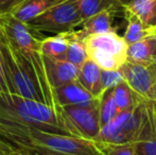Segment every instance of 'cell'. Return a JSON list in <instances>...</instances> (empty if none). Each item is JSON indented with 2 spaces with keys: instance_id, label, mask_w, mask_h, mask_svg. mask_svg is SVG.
Returning a JSON list of instances; mask_svg holds the SVG:
<instances>
[{
  "instance_id": "1",
  "label": "cell",
  "mask_w": 156,
  "mask_h": 155,
  "mask_svg": "<svg viewBox=\"0 0 156 155\" xmlns=\"http://www.w3.org/2000/svg\"><path fill=\"white\" fill-rule=\"evenodd\" d=\"M0 52L10 93L19 97L43 102L58 110L53 90L48 88L38 77L29 60L13 48L0 33Z\"/></svg>"
},
{
  "instance_id": "2",
  "label": "cell",
  "mask_w": 156,
  "mask_h": 155,
  "mask_svg": "<svg viewBox=\"0 0 156 155\" xmlns=\"http://www.w3.org/2000/svg\"><path fill=\"white\" fill-rule=\"evenodd\" d=\"M0 123L67 134L58 110L13 93L0 98Z\"/></svg>"
},
{
  "instance_id": "3",
  "label": "cell",
  "mask_w": 156,
  "mask_h": 155,
  "mask_svg": "<svg viewBox=\"0 0 156 155\" xmlns=\"http://www.w3.org/2000/svg\"><path fill=\"white\" fill-rule=\"evenodd\" d=\"M0 138L14 147H39L72 155H99L91 140L0 123Z\"/></svg>"
},
{
  "instance_id": "4",
  "label": "cell",
  "mask_w": 156,
  "mask_h": 155,
  "mask_svg": "<svg viewBox=\"0 0 156 155\" xmlns=\"http://www.w3.org/2000/svg\"><path fill=\"white\" fill-rule=\"evenodd\" d=\"M0 33L13 48L30 61L41 82L53 90L46 77L45 65L41 53V38H38V35L28 27L27 23L18 20L12 13L0 16Z\"/></svg>"
},
{
  "instance_id": "5",
  "label": "cell",
  "mask_w": 156,
  "mask_h": 155,
  "mask_svg": "<svg viewBox=\"0 0 156 155\" xmlns=\"http://www.w3.org/2000/svg\"><path fill=\"white\" fill-rule=\"evenodd\" d=\"M83 43L87 58L102 70L119 69L126 61L127 44L115 31L86 36Z\"/></svg>"
},
{
  "instance_id": "6",
  "label": "cell",
  "mask_w": 156,
  "mask_h": 155,
  "mask_svg": "<svg viewBox=\"0 0 156 155\" xmlns=\"http://www.w3.org/2000/svg\"><path fill=\"white\" fill-rule=\"evenodd\" d=\"M82 23L79 0H63L33 18L27 25L37 35L43 33L55 35L72 31L80 27Z\"/></svg>"
},
{
  "instance_id": "7",
  "label": "cell",
  "mask_w": 156,
  "mask_h": 155,
  "mask_svg": "<svg viewBox=\"0 0 156 155\" xmlns=\"http://www.w3.org/2000/svg\"><path fill=\"white\" fill-rule=\"evenodd\" d=\"M63 126L68 135L93 140L100 131L99 102L91 105L58 107Z\"/></svg>"
},
{
  "instance_id": "8",
  "label": "cell",
  "mask_w": 156,
  "mask_h": 155,
  "mask_svg": "<svg viewBox=\"0 0 156 155\" xmlns=\"http://www.w3.org/2000/svg\"><path fill=\"white\" fill-rule=\"evenodd\" d=\"M124 82L142 102L156 100V84L149 65L125 61L120 67Z\"/></svg>"
},
{
  "instance_id": "9",
  "label": "cell",
  "mask_w": 156,
  "mask_h": 155,
  "mask_svg": "<svg viewBox=\"0 0 156 155\" xmlns=\"http://www.w3.org/2000/svg\"><path fill=\"white\" fill-rule=\"evenodd\" d=\"M53 98L56 107L68 105L85 106L99 102V98L89 93L76 80L54 88Z\"/></svg>"
},
{
  "instance_id": "10",
  "label": "cell",
  "mask_w": 156,
  "mask_h": 155,
  "mask_svg": "<svg viewBox=\"0 0 156 155\" xmlns=\"http://www.w3.org/2000/svg\"><path fill=\"white\" fill-rule=\"evenodd\" d=\"M46 77L52 89L58 88L78 79L79 67L74 66L67 60H55L43 56Z\"/></svg>"
},
{
  "instance_id": "11",
  "label": "cell",
  "mask_w": 156,
  "mask_h": 155,
  "mask_svg": "<svg viewBox=\"0 0 156 155\" xmlns=\"http://www.w3.org/2000/svg\"><path fill=\"white\" fill-rule=\"evenodd\" d=\"M114 11H103L98 14L90 16L89 18L83 20L80 25L81 29L72 30L76 37L84 39L86 36L94 35V34L106 33L114 31L113 29V16Z\"/></svg>"
},
{
  "instance_id": "12",
  "label": "cell",
  "mask_w": 156,
  "mask_h": 155,
  "mask_svg": "<svg viewBox=\"0 0 156 155\" xmlns=\"http://www.w3.org/2000/svg\"><path fill=\"white\" fill-rule=\"evenodd\" d=\"M101 71L102 69L96 63L87 58L79 69V76L76 79V81L96 98H100L103 93L101 86Z\"/></svg>"
},
{
  "instance_id": "13",
  "label": "cell",
  "mask_w": 156,
  "mask_h": 155,
  "mask_svg": "<svg viewBox=\"0 0 156 155\" xmlns=\"http://www.w3.org/2000/svg\"><path fill=\"white\" fill-rule=\"evenodd\" d=\"M61 1L63 0H25L13 11L12 14L18 20L27 23Z\"/></svg>"
},
{
  "instance_id": "14",
  "label": "cell",
  "mask_w": 156,
  "mask_h": 155,
  "mask_svg": "<svg viewBox=\"0 0 156 155\" xmlns=\"http://www.w3.org/2000/svg\"><path fill=\"white\" fill-rule=\"evenodd\" d=\"M68 34L61 33L41 39V53L43 56L55 60H66L68 48Z\"/></svg>"
},
{
  "instance_id": "15",
  "label": "cell",
  "mask_w": 156,
  "mask_h": 155,
  "mask_svg": "<svg viewBox=\"0 0 156 155\" xmlns=\"http://www.w3.org/2000/svg\"><path fill=\"white\" fill-rule=\"evenodd\" d=\"M125 18L127 20L126 30L124 35L122 36L127 45H131L136 41H139L144 38H147L152 34V28H149L126 8H123Z\"/></svg>"
},
{
  "instance_id": "16",
  "label": "cell",
  "mask_w": 156,
  "mask_h": 155,
  "mask_svg": "<svg viewBox=\"0 0 156 155\" xmlns=\"http://www.w3.org/2000/svg\"><path fill=\"white\" fill-rule=\"evenodd\" d=\"M126 61L135 64L150 65L153 62V39L151 35L127 45Z\"/></svg>"
},
{
  "instance_id": "17",
  "label": "cell",
  "mask_w": 156,
  "mask_h": 155,
  "mask_svg": "<svg viewBox=\"0 0 156 155\" xmlns=\"http://www.w3.org/2000/svg\"><path fill=\"white\" fill-rule=\"evenodd\" d=\"M123 9L116 0H79V11L83 20L103 11H114Z\"/></svg>"
},
{
  "instance_id": "18",
  "label": "cell",
  "mask_w": 156,
  "mask_h": 155,
  "mask_svg": "<svg viewBox=\"0 0 156 155\" xmlns=\"http://www.w3.org/2000/svg\"><path fill=\"white\" fill-rule=\"evenodd\" d=\"M113 96L118 114L132 110L138 102H140V100L136 97L133 90L127 86V84L124 81L114 87Z\"/></svg>"
},
{
  "instance_id": "19",
  "label": "cell",
  "mask_w": 156,
  "mask_h": 155,
  "mask_svg": "<svg viewBox=\"0 0 156 155\" xmlns=\"http://www.w3.org/2000/svg\"><path fill=\"white\" fill-rule=\"evenodd\" d=\"M67 34L69 41H68V48L66 52V60L80 68L83 63L88 58L85 45L83 43V39L76 37L72 31L67 32Z\"/></svg>"
},
{
  "instance_id": "20",
  "label": "cell",
  "mask_w": 156,
  "mask_h": 155,
  "mask_svg": "<svg viewBox=\"0 0 156 155\" xmlns=\"http://www.w3.org/2000/svg\"><path fill=\"white\" fill-rule=\"evenodd\" d=\"M99 155H137L134 143H116L91 140Z\"/></svg>"
},
{
  "instance_id": "21",
  "label": "cell",
  "mask_w": 156,
  "mask_h": 155,
  "mask_svg": "<svg viewBox=\"0 0 156 155\" xmlns=\"http://www.w3.org/2000/svg\"><path fill=\"white\" fill-rule=\"evenodd\" d=\"M118 115L115 100L113 96V88L103 91L101 97L99 98V119L100 126L108 123L111 120Z\"/></svg>"
},
{
  "instance_id": "22",
  "label": "cell",
  "mask_w": 156,
  "mask_h": 155,
  "mask_svg": "<svg viewBox=\"0 0 156 155\" xmlns=\"http://www.w3.org/2000/svg\"><path fill=\"white\" fill-rule=\"evenodd\" d=\"M144 103V126L138 139H156V100L142 102ZM137 139V140H138Z\"/></svg>"
},
{
  "instance_id": "23",
  "label": "cell",
  "mask_w": 156,
  "mask_h": 155,
  "mask_svg": "<svg viewBox=\"0 0 156 155\" xmlns=\"http://www.w3.org/2000/svg\"><path fill=\"white\" fill-rule=\"evenodd\" d=\"M155 4L156 0H133L129 5L124 6V8L134 13L147 26V21L150 17Z\"/></svg>"
},
{
  "instance_id": "24",
  "label": "cell",
  "mask_w": 156,
  "mask_h": 155,
  "mask_svg": "<svg viewBox=\"0 0 156 155\" xmlns=\"http://www.w3.org/2000/svg\"><path fill=\"white\" fill-rule=\"evenodd\" d=\"M123 81V76H122L120 69L101 71V86H102L103 91L114 88Z\"/></svg>"
},
{
  "instance_id": "25",
  "label": "cell",
  "mask_w": 156,
  "mask_h": 155,
  "mask_svg": "<svg viewBox=\"0 0 156 155\" xmlns=\"http://www.w3.org/2000/svg\"><path fill=\"white\" fill-rule=\"evenodd\" d=\"M137 155H156V139L141 138L134 141Z\"/></svg>"
},
{
  "instance_id": "26",
  "label": "cell",
  "mask_w": 156,
  "mask_h": 155,
  "mask_svg": "<svg viewBox=\"0 0 156 155\" xmlns=\"http://www.w3.org/2000/svg\"><path fill=\"white\" fill-rule=\"evenodd\" d=\"M15 148L19 149L26 155H72V154L61 153V152H55V151H52V150L44 149V148H39V147H15Z\"/></svg>"
},
{
  "instance_id": "27",
  "label": "cell",
  "mask_w": 156,
  "mask_h": 155,
  "mask_svg": "<svg viewBox=\"0 0 156 155\" xmlns=\"http://www.w3.org/2000/svg\"><path fill=\"white\" fill-rule=\"evenodd\" d=\"M9 95H11V93L10 88H9L8 80H6L5 71H4L2 55L0 52V98H6Z\"/></svg>"
},
{
  "instance_id": "28",
  "label": "cell",
  "mask_w": 156,
  "mask_h": 155,
  "mask_svg": "<svg viewBox=\"0 0 156 155\" xmlns=\"http://www.w3.org/2000/svg\"><path fill=\"white\" fill-rule=\"evenodd\" d=\"M25 0H0V16L12 13Z\"/></svg>"
},
{
  "instance_id": "29",
  "label": "cell",
  "mask_w": 156,
  "mask_h": 155,
  "mask_svg": "<svg viewBox=\"0 0 156 155\" xmlns=\"http://www.w3.org/2000/svg\"><path fill=\"white\" fill-rule=\"evenodd\" d=\"M147 27L149 28H155L156 27V4L153 8V11L151 13L150 17H149L148 21H147Z\"/></svg>"
},
{
  "instance_id": "30",
  "label": "cell",
  "mask_w": 156,
  "mask_h": 155,
  "mask_svg": "<svg viewBox=\"0 0 156 155\" xmlns=\"http://www.w3.org/2000/svg\"><path fill=\"white\" fill-rule=\"evenodd\" d=\"M151 37L153 39V62H154V61H156V27L152 28Z\"/></svg>"
},
{
  "instance_id": "31",
  "label": "cell",
  "mask_w": 156,
  "mask_h": 155,
  "mask_svg": "<svg viewBox=\"0 0 156 155\" xmlns=\"http://www.w3.org/2000/svg\"><path fill=\"white\" fill-rule=\"evenodd\" d=\"M149 67H150L151 71H152L153 77H154V80H155V84H156V61L151 63V64L149 65Z\"/></svg>"
},
{
  "instance_id": "32",
  "label": "cell",
  "mask_w": 156,
  "mask_h": 155,
  "mask_svg": "<svg viewBox=\"0 0 156 155\" xmlns=\"http://www.w3.org/2000/svg\"><path fill=\"white\" fill-rule=\"evenodd\" d=\"M116 1L118 2V3L120 4V5H122L124 8V6H127L129 3H131L133 0H116Z\"/></svg>"
}]
</instances>
